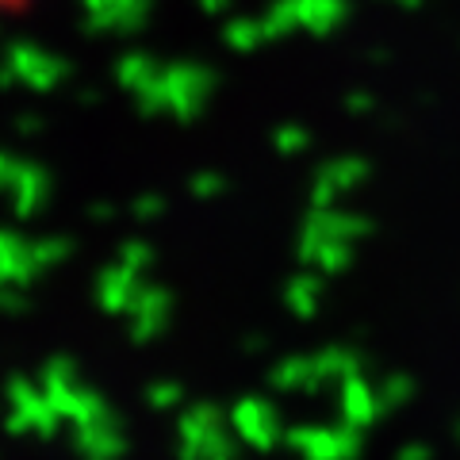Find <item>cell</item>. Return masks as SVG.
Segmentation results:
<instances>
[{
	"instance_id": "1",
	"label": "cell",
	"mask_w": 460,
	"mask_h": 460,
	"mask_svg": "<svg viewBox=\"0 0 460 460\" xmlns=\"http://www.w3.org/2000/svg\"><path fill=\"white\" fill-rule=\"evenodd\" d=\"M23 0H0V12H8V8H20Z\"/></svg>"
}]
</instances>
